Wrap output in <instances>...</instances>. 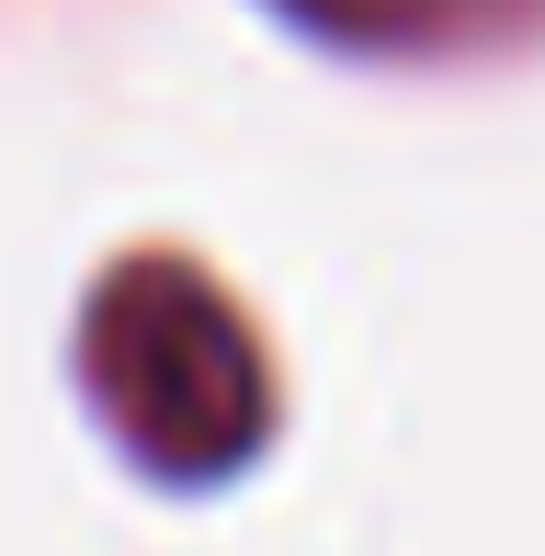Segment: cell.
<instances>
[{
    "label": "cell",
    "mask_w": 545,
    "mask_h": 556,
    "mask_svg": "<svg viewBox=\"0 0 545 556\" xmlns=\"http://www.w3.org/2000/svg\"><path fill=\"white\" fill-rule=\"evenodd\" d=\"M80 375H91L103 432L148 477H228L272 432V375H262L251 318L182 262H126L91 295Z\"/></svg>",
    "instance_id": "1"
},
{
    "label": "cell",
    "mask_w": 545,
    "mask_h": 556,
    "mask_svg": "<svg viewBox=\"0 0 545 556\" xmlns=\"http://www.w3.org/2000/svg\"><path fill=\"white\" fill-rule=\"evenodd\" d=\"M318 23H353V35H420V23H455L466 0H295Z\"/></svg>",
    "instance_id": "2"
}]
</instances>
